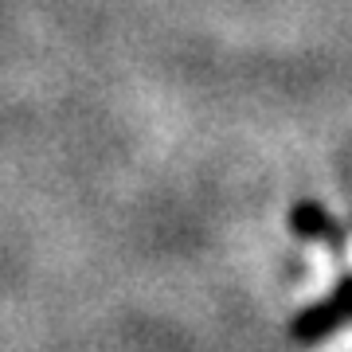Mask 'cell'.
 <instances>
[{
  "label": "cell",
  "instance_id": "7a4b0ae2",
  "mask_svg": "<svg viewBox=\"0 0 352 352\" xmlns=\"http://www.w3.org/2000/svg\"><path fill=\"white\" fill-rule=\"evenodd\" d=\"M289 227L302 235V239H317V243H329L333 251L344 247V227L333 219V215L321 208L317 200H302L289 208Z\"/></svg>",
  "mask_w": 352,
  "mask_h": 352
},
{
  "label": "cell",
  "instance_id": "6da1fadb",
  "mask_svg": "<svg viewBox=\"0 0 352 352\" xmlns=\"http://www.w3.org/2000/svg\"><path fill=\"white\" fill-rule=\"evenodd\" d=\"M344 321H352V274L340 278L329 298L305 305L302 314L289 321V337H294V344H321Z\"/></svg>",
  "mask_w": 352,
  "mask_h": 352
}]
</instances>
